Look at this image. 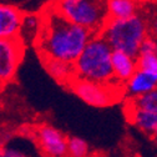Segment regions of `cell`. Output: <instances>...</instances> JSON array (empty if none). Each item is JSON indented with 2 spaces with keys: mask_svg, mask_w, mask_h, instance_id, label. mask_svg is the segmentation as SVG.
Returning a JSON list of instances; mask_svg holds the SVG:
<instances>
[{
  "mask_svg": "<svg viewBox=\"0 0 157 157\" xmlns=\"http://www.w3.org/2000/svg\"><path fill=\"white\" fill-rule=\"evenodd\" d=\"M41 19V29L36 39L40 57L74 65L94 34L66 20L54 6L46 10Z\"/></svg>",
  "mask_w": 157,
  "mask_h": 157,
  "instance_id": "obj_1",
  "label": "cell"
},
{
  "mask_svg": "<svg viewBox=\"0 0 157 157\" xmlns=\"http://www.w3.org/2000/svg\"><path fill=\"white\" fill-rule=\"evenodd\" d=\"M150 30L147 19L137 13L128 19H109L100 35L113 51H121L137 59L141 44L150 36Z\"/></svg>",
  "mask_w": 157,
  "mask_h": 157,
  "instance_id": "obj_2",
  "label": "cell"
},
{
  "mask_svg": "<svg viewBox=\"0 0 157 157\" xmlns=\"http://www.w3.org/2000/svg\"><path fill=\"white\" fill-rule=\"evenodd\" d=\"M112 52L113 50L100 34L94 35L74 64L76 77L110 85L115 78L112 70Z\"/></svg>",
  "mask_w": 157,
  "mask_h": 157,
  "instance_id": "obj_3",
  "label": "cell"
},
{
  "mask_svg": "<svg viewBox=\"0 0 157 157\" xmlns=\"http://www.w3.org/2000/svg\"><path fill=\"white\" fill-rule=\"evenodd\" d=\"M52 6L66 20L94 35L100 34L109 20L107 0H54Z\"/></svg>",
  "mask_w": 157,
  "mask_h": 157,
  "instance_id": "obj_4",
  "label": "cell"
},
{
  "mask_svg": "<svg viewBox=\"0 0 157 157\" xmlns=\"http://www.w3.org/2000/svg\"><path fill=\"white\" fill-rule=\"evenodd\" d=\"M69 87L84 102L94 107H107L117 100V87H112L111 84L104 85L75 77Z\"/></svg>",
  "mask_w": 157,
  "mask_h": 157,
  "instance_id": "obj_5",
  "label": "cell"
},
{
  "mask_svg": "<svg viewBox=\"0 0 157 157\" xmlns=\"http://www.w3.org/2000/svg\"><path fill=\"white\" fill-rule=\"evenodd\" d=\"M25 44L20 37L0 39V78L2 82H10L24 56Z\"/></svg>",
  "mask_w": 157,
  "mask_h": 157,
  "instance_id": "obj_6",
  "label": "cell"
},
{
  "mask_svg": "<svg viewBox=\"0 0 157 157\" xmlns=\"http://www.w3.org/2000/svg\"><path fill=\"white\" fill-rule=\"evenodd\" d=\"M37 141L43 151L50 157H64L67 153V140L57 128L43 125L37 128Z\"/></svg>",
  "mask_w": 157,
  "mask_h": 157,
  "instance_id": "obj_7",
  "label": "cell"
},
{
  "mask_svg": "<svg viewBox=\"0 0 157 157\" xmlns=\"http://www.w3.org/2000/svg\"><path fill=\"white\" fill-rule=\"evenodd\" d=\"M24 14L14 5H0V39H14L20 35Z\"/></svg>",
  "mask_w": 157,
  "mask_h": 157,
  "instance_id": "obj_8",
  "label": "cell"
},
{
  "mask_svg": "<svg viewBox=\"0 0 157 157\" xmlns=\"http://www.w3.org/2000/svg\"><path fill=\"white\" fill-rule=\"evenodd\" d=\"M157 90V74L137 70L126 82V92L132 97H139Z\"/></svg>",
  "mask_w": 157,
  "mask_h": 157,
  "instance_id": "obj_9",
  "label": "cell"
},
{
  "mask_svg": "<svg viewBox=\"0 0 157 157\" xmlns=\"http://www.w3.org/2000/svg\"><path fill=\"white\" fill-rule=\"evenodd\" d=\"M112 70H113L115 80L121 82H127L133 76V74L139 70V67H137V59L121 51H113Z\"/></svg>",
  "mask_w": 157,
  "mask_h": 157,
  "instance_id": "obj_10",
  "label": "cell"
},
{
  "mask_svg": "<svg viewBox=\"0 0 157 157\" xmlns=\"http://www.w3.org/2000/svg\"><path fill=\"white\" fill-rule=\"evenodd\" d=\"M41 61L45 70L49 72V75L52 78H55L57 82L66 84L69 86V84L76 77L75 67L72 64L52 60V59H41Z\"/></svg>",
  "mask_w": 157,
  "mask_h": 157,
  "instance_id": "obj_11",
  "label": "cell"
},
{
  "mask_svg": "<svg viewBox=\"0 0 157 157\" xmlns=\"http://www.w3.org/2000/svg\"><path fill=\"white\" fill-rule=\"evenodd\" d=\"M131 122L139 127L141 131L148 133V135H155L157 131V113L140 110L133 107L131 112Z\"/></svg>",
  "mask_w": 157,
  "mask_h": 157,
  "instance_id": "obj_12",
  "label": "cell"
},
{
  "mask_svg": "<svg viewBox=\"0 0 157 157\" xmlns=\"http://www.w3.org/2000/svg\"><path fill=\"white\" fill-rule=\"evenodd\" d=\"M136 0H107L109 19H128L136 15Z\"/></svg>",
  "mask_w": 157,
  "mask_h": 157,
  "instance_id": "obj_13",
  "label": "cell"
},
{
  "mask_svg": "<svg viewBox=\"0 0 157 157\" xmlns=\"http://www.w3.org/2000/svg\"><path fill=\"white\" fill-rule=\"evenodd\" d=\"M41 24H43V19L40 16H37L35 14L24 15V20H23V26H21L20 35L26 33L28 36L31 35L33 39H37L39 33H40V29H41ZM20 35H19V36H20Z\"/></svg>",
  "mask_w": 157,
  "mask_h": 157,
  "instance_id": "obj_14",
  "label": "cell"
},
{
  "mask_svg": "<svg viewBox=\"0 0 157 157\" xmlns=\"http://www.w3.org/2000/svg\"><path fill=\"white\" fill-rule=\"evenodd\" d=\"M133 107L157 113V90L145 94L139 97H133Z\"/></svg>",
  "mask_w": 157,
  "mask_h": 157,
  "instance_id": "obj_15",
  "label": "cell"
},
{
  "mask_svg": "<svg viewBox=\"0 0 157 157\" xmlns=\"http://www.w3.org/2000/svg\"><path fill=\"white\" fill-rule=\"evenodd\" d=\"M89 152V145L80 137H70L67 140V153L70 157H85Z\"/></svg>",
  "mask_w": 157,
  "mask_h": 157,
  "instance_id": "obj_16",
  "label": "cell"
},
{
  "mask_svg": "<svg viewBox=\"0 0 157 157\" xmlns=\"http://www.w3.org/2000/svg\"><path fill=\"white\" fill-rule=\"evenodd\" d=\"M137 67L144 71L157 74V54L140 55L137 57Z\"/></svg>",
  "mask_w": 157,
  "mask_h": 157,
  "instance_id": "obj_17",
  "label": "cell"
},
{
  "mask_svg": "<svg viewBox=\"0 0 157 157\" xmlns=\"http://www.w3.org/2000/svg\"><path fill=\"white\" fill-rule=\"evenodd\" d=\"M147 54H157V37H155L153 35L147 36L140 48V55Z\"/></svg>",
  "mask_w": 157,
  "mask_h": 157,
  "instance_id": "obj_18",
  "label": "cell"
},
{
  "mask_svg": "<svg viewBox=\"0 0 157 157\" xmlns=\"http://www.w3.org/2000/svg\"><path fill=\"white\" fill-rule=\"evenodd\" d=\"M0 157H29V156L26 153H24L23 151L17 150V148L6 146V147H3Z\"/></svg>",
  "mask_w": 157,
  "mask_h": 157,
  "instance_id": "obj_19",
  "label": "cell"
},
{
  "mask_svg": "<svg viewBox=\"0 0 157 157\" xmlns=\"http://www.w3.org/2000/svg\"><path fill=\"white\" fill-rule=\"evenodd\" d=\"M150 29H151V35L157 37V11H156L155 16L152 17V21L150 24Z\"/></svg>",
  "mask_w": 157,
  "mask_h": 157,
  "instance_id": "obj_20",
  "label": "cell"
},
{
  "mask_svg": "<svg viewBox=\"0 0 157 157\" xmlns=\"http://www.w3.org/2000/svg\"><path fill=\"white\" fill-rule=\"evenodd\" d=\"M155 140H156V142H157V135H156V136H155Z\"/></svg>",
  "mask_w": 157,
  "mask_h": 157,
  "instance_id": "obj_21",
  "label": "cell"
},
{
  "mask_svg": "<svg viewBox=\"0 0 157 157\" xmlns=\"http://www.w3.org/2000/svg\"><path fill=\"white\" fill-rule=\"evenodd\" d=\"M156 135H157V131H156Z\"/></svg>",
  "mask_w": 157,
  "mask_h": 157,
  "instance_id": "obj_22",
  "label": "cell"
}]
</instances>
